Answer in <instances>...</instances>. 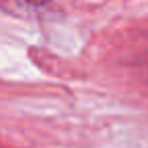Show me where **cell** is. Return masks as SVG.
Instances as JSON below:
<instances>
[]
</instances>
